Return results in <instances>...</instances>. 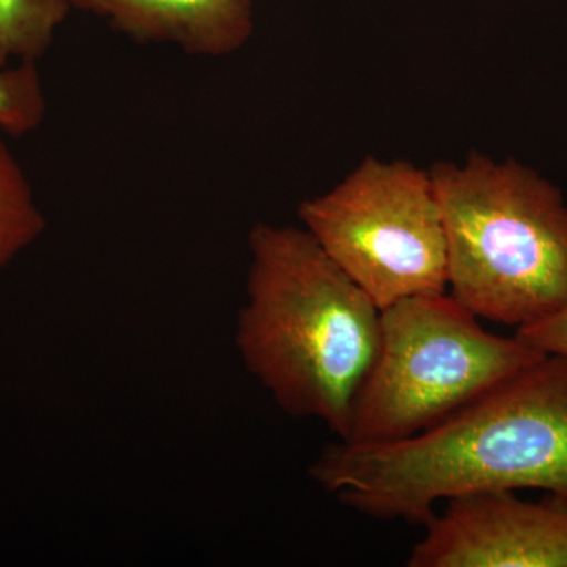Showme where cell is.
I'll use <instances>...</instances> for the list:
<instances>
[{
  "instance_id": "8fae6325",
  "label": "cell",
  "mask_w": 567,
  "mask_h": 567,
  "mask_svg": "<svg viewBox=\"0 0 567 567\" xmlns=\"http://www.w3.org/2000/svg\"><path fill=\"white\" fill-rule=\"evenodd\" d=\"M517 338L540 353L567 358V303L554 316L517 328Z\"/></svg>"
},
{
  "instance_id": "9c48e42d",
  "label": "cell",
  "mask_w": 567,
  "mask_h": 567,
  "mask_svg": "<svg viewBox=\"0 0 567 567\" xmlns=\"http://www.w3.org/2000/svg\"><path fill=\"white\" fill-rule=\"evenodd\" d=\"M47 230L31 182L0 132V271Z\"/></svg>"
},
{
  "instance_id": "30bf717a",
  "label": "cell",
  "mask_w": 567,
  "mask_h": 567,
  "mask_svg": "<svg viewBox=\"0 0 567 567\" xmlns=\"http://www.w3.org/2000/svg\"><path fill=\"white\" fill-rule=\"evenodd\" d=\"M48 102L37 63L0 70V132L21 137L40 128Z\"/></svg>"
},
{
  "instance_id": "ba28073f",
  "label": "cell",
  "mask_w": 567,
  "mask_h": 567,
  "mask_svg": "<svg viewBox=\"0 0 567 567\" xmlns=\"http://www.w3.org/2000/svg\"><path fill=\"white\" fill-rule=\"evenodd\" d=\"M71 10V0H0V70L39 62Z\"/></svg>"
},
{
  "instance_id": "3957f363",
  "label": "cell",
  "mask_w": 567,
  "mask_h": 567,
  "mask_svg": "<svg viewBox=\"0 0 567 567\" xmlns=\"http://www.w3.org/2000/svg\"><path fill=\"white\" fill-rule=\"evenodd\" d=\"M429 171L451 297L480 319L516 328L558 312L567 303V205L557 186L483 153Z\"/></svg>"
},
{
  "instance_id": "5b68a950",
  "label": "cell",
  "mask_w": 567,
  "mask_h": 567,
  "mask_svg": "<svg viewBox=\"0 0 567 567\" xmlns=\"http://www.w3.org/2000/svg\"><path fill=\"white\" fill-rule=\"evenodd\" d=\"M301 227L380 309L447 292L445 226L431 171L368 156L298 207Z\"/></svg>"
},
{
  "instance_id": "277c9868",
  "label": "cell",
  "mask_w": 567,
  "mask_h": 567,
  "mask_svg": "<svg viewBox=\"0 0 567 567\" xmlns=\"http://www.w3.org/2000/svg\"><path fill=\"white\" fill-rule=\"evenodd\" d=\"M517 336L484 330L450 293L416 295L382 311V341L341 442L383 445L439 424L540 357Z\"/></svg>"
},
{
  "instance_id": "7a4b0ae2",
  "label": "cell",
  "mask_w": 567,
  "mask_h": 567,
  "mask_svg": "<svg viewBox=\"0 0 567 567\" xmlns=\"http://www.w3.org/2000/svg\"><path fill=\"white\" fill-rule=\"evenodd\" d=\"M235 346L287 415L349 435L382 341V309L303 227L257 223L248 235Z\"/></svg>"
},
{
  "instance_id": "6da1fadb",
  "label": "cell",
  "mask_w": 567,
  "mask_h": 567,
  "mask_svg": "<svg viewBox=\"0 0 567 567\" xmlns=\"http://www.w3.org/2000/svg\"><path fill=\"white\" fill-rule=\"evenodd\" d=\"M309 476L364 516L423 527L457 496L539 488L567 498V358L544 354L401 442L331 443Z\"/></svg>"
},
{
  "instance_id": "8992f818",
  "label": "cell",
  "mask_w": 567,
  "mask_h": 567,
  "mask_svg": "<svg viewBox=\"0 0 567 567\" xmlns=\"http://www.w3.org/2000/svg\"><path fill=\"white\" fill-rule=\"evenodd\" d=\"M409 567H567V498L539 502L516 492L447 499L424 525Z\"/></svg>"
},
{
  "instance_id": "52a82bcc",
  "label": "cell",
  "mask_w": 567,
  "mask_h": 567,
  "mask_svg": "<svg viewBox=\"0 0 567 567\" xmlns=\"http://www.w3.org/2000/svg\"><path fill=\"white\" fill-rule=\"evenodd\" d=\"M134 43L166 44L194 58L244 50L256 29L252 0H71Z\"/></svg>"
}]
</instances>
